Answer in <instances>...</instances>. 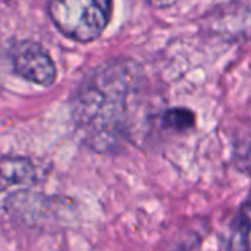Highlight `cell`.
<instances>
[{"label": "cell", "mask_w": 251, "mask_h": 251, "mask_svg": "<svg viewBox=\"0 0 251 251\" xmlns=\"http://www.w3.org/2000/svg\"><path fill=\"white\" fill-rule=\"evenodd\" d=\"M81 90L74 104L75 124L88 132L93 147L107 144L118 129L119 115L125 100V84L118 76H107Z\"/></svg>", "instance_id": "obj_1"}, {"label": "cell", "mask_w": 251, "mask_h": 251, "mask_svg": "<svg viewBox=\"0 0 251 251\" xmlns=\"http://www.w3.org/2000/svg\"><path fill=\"white\" fill-rule=\"evenodd\" d=\"M49 13L66 37L87 43L104 31L112 13V0H50Z\"/></svg>", "instance_id": "obj_2"}, {"label": "cell", "mask_w": 251, "mask_h": 251, "mask_svg": "<svg viewBox=\"0 0 251 251\" xmlns=\"http://www.w3.org/2000/svg\"><path fill=\"white\" fill-rule=\"evenodd\" d=\"M12 63L15 72L29 82L47 87L56 79V66L44 50L35 41H21L12 49Z\"/></svg>", "instance_id": "obj_3"}, {"label": "cell", "mask_w": 251, "mask_h": 251, "mask_svg": "<svg viewBox=\"0 0 251 251\" xmlns=\"http://www.w3.org/2000/svg\"><path fill=\"white\" fill-rule=\"evenodd\" d=\"M6 209L10 215L28 224L44 221L47 215L53 213L54 204L40 194H29V191H16L6 200ZM49 218V216H47Z\"/></svg>", "instance_id": "obj_4"}, {"label": "cell", "mask_w": 251, "mask_h": 251, "mask_svg": "<svg viewBox=\"0 0 251 251\" xmlns=\"http://www.w3.org/2000/svg\"><path fill=\"white\" fill-rule=\"evenodd\" d=\"M37 179V171L28 157L7 156L0 159V193L12 187H28Z\"/></svg>", "instance_id": "obj_5"}, {"label": "cell", "mask_w": 251, "mask_h": 251, "mask_svg": "<svg viewBox=\"0 0 251 251\" xmlns=\"http://www.w3.org/2000/svg\"><path fill=\"white\" fill-rule=\"evenodd\" d=\"M162 125L178 132L191 129L196 125V115L187 107H172L162 116Z\"/></svg>", "instance_id": "obj_6"}, {"label": "cell", "mask_w": 251, "mask_h": 251, "mask_svg": "<svg viewBox=\"0 0 251 251\" xmlns=\"http://www.w3.org/2000/svg\"><path fill=\"white\" fill-rule=\"evenodd\" d=\"M150 6L156 7V9H165V7H169L172 4H175L178 0H146Z\"/></svg>", "instance_id": "obj_7"}]
</instances>
